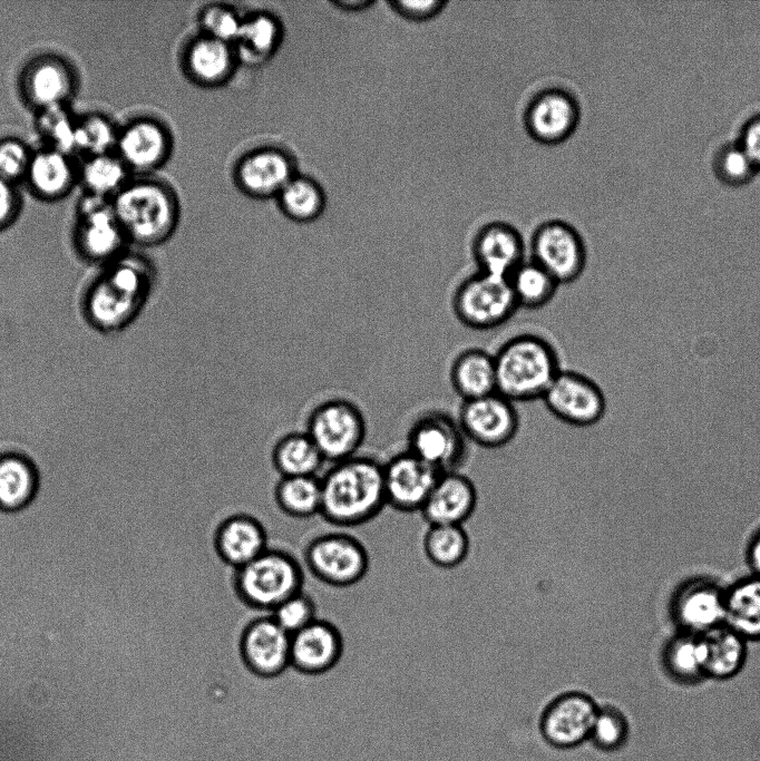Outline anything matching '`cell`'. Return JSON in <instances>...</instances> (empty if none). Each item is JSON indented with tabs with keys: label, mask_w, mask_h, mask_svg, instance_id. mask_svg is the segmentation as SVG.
<instances>
[{
	"label": "cell",
	"mask_w": 760,
	"mask_h": 761,
	"mask_svg": "<svg viewBox=\"0 0 760 761\" xmlns=\"http://www.w3.org/2000/svg\"><path fill=\"white\" fill-rule=\"evenodd\" d=\"M305 432L323 459L337 464L355 456L364 441L367 423L357 404L347 399H330L310 412Z\"/></svg>",
	"instance_id": "obj_8"
},
{
	"label": "cell",
	"mask_w": 760,
	"mask_h": 761,
	"mask_svg": "<svg viewBox=\"0 0 760 761\" xmlns=\"http://www.w3.org/2000/svg\"><path fill=\"white\" fill-rule=\"evenodd\" d=\"M598 704L581 691H568L546 706L540 719L545 740L559 749L576 747L588 740Z\"/></svg>",
	"instance_id": "obj_19"
},
{
	"label": "cell",
	"mask_w": 760,
	"mask_h": 761,
	"mask_svg": "<svg viewBox=\"0 0 760 761\" xmlns=\"http://www.w3.org/2000/svg\"><path fill=\"white\" fill-rule=\"evenodd\" d=\"M423 552L433 565L454 568L468 555V534L458 525H429L423 536Z\"/></svg>",
	"instance_id": "obj_37"
},
{
	"label": "cell",
	"mask_w": 760,
	"mask_h": 761,
	"mask_svg": "<svg viewBox=\"0 0 760 761\" xmlns=\"http://www.w3.org/2000/svg\"><path fill=\"white\" fill-rule=\"evenodd\" d=\"M78 87V76L71 64L56 53H40L23 67L19 88L22 99L37 113L69 106Z\"/></svg>",
	"instance_id": "obj_15"
},
{
	"label": "cell",
	"mask_w": 760,
	"mask_h": 761,
	"mask_svg": "<svg viewBox=\"0 0 760 761\" xmlns=\"http://www.w3.org/2000/svg\"><path fill=\"white\" fill-rule=\"evenodd\" d=\"M338 4H339L341 8L347 9V10H352V9H353V10H359V9H364V8H367L368 6L372 4V2H371V1H363V0H359V1H340V2H338Z\"/></svg>",
	"instance_id": "obj_51"
},
{
	"label": "cell",
	"mask_w": 760,
	"mask_h": 761,
	"mask_svg": "<svg viewBox=\"0 0 760 761\" xmlns=\"http://www.w3.org/2000/svg\"><path fill=\"white\" fill-rule=\"evenodd\" d=\"M128 243L156 246L167 241L178 222V203L170 187L153 177L133 176L110 198Z\"/></svg>",
	"instance_id": "obj_3"
},
{
	"label": "cell",
	"mask_w": 760,
	"mask_h": 761,
	"mask_svg": "<svg viewBox=\"0 0 760 761\" xmlns=\"http://www.w3.org/2000/svg\"><path fill=\"white\" fill-rule=\"evenodd\" d=\"M542 401L556 419L578 428L598 423L607 411V400L600 384L574 370L562 369Z\"/></svg>",
	"instance_id": "obj_11"
},
{
	"label": "cell",
	"mask_w": 760,
	"mask_h": 761,
	"mask_svg": "<svg viewBox=\"0 0 760 761\" xmlns=\"http://www.w3.org/2000/svg\"><path fill=\"white\" fill-rule=\"evenodd\" d=\"M724 624L747 642L760 641V576L752 574L725 587Z\"/></svg>",
	"instance_id": "obj_29"
},
{
	"label": "cell",
	"mask_w": 760,
	"mask_h": 761,
	"mask_svg": "<svg viewBox=\"0 0 760 761\" xmlns=\"http://www.w3.org/2000/svg\"><path fill=\"white\" fill-rule=\"evenodd\" d=\"M212 540L216 556L232 569L250 563L270 547L267 528L257 516L246 511L221 519Z\"/></svg>",
	"instance_id": "obj_22"
},
{
	"label": "cell",
	"mask_w": 760,
	"mask_h": 761,
	"mask_svg": "<svg viewBox=\"0 0 760 761\" xmlns=\"http://www.w3.org/2000/svg\"><path fill=\"white\" fill-rule=\"evenodd\" d=\"M33 150L14 136L0 138V177L18 184L23 181Z\"/></svg>",
	"instance_id": "obj_45"
},
{
	"label": "cell",
	"mask_w": 760,
	"mask_h": 761,
	"mask_svg": "<svg viewBox=\"0 0 760 761\" xmlns=\"http://www.w3.org/2000/svg\"><path fill=\"white\" fill-rule=\"evenodd\" d=\"M236 179L243 191L255 197L279 195L295 176L292 158L275 147H261L249 152L238 162Z\"/></svg>",
	"instance_id": "obj_24"
},
{
	"label": "cell",
	"mask_w": 760,
	"mask_h": 761,
	"mask_svg": "<svg viewBox=\"0 0 760 761\" xmlns=\"http://www.w3.org/2000/svg\"><path fill=\"white\" fill-rule=\"evenodd\" d=\"M530 260L547 271L561 285L577 281L587 264V251L579 232L561 219L542 223L534 231Z\"/></svg>",
	"instance_id": "obj_10"
},
{
	"label": "cell",
	"mask_w": 760,
	"mask_h": 761,
	"mask_svg": "<svg viewBox=\"0 0 760 761\" xmlns=\"http://www.w3.org/2000/svg\"><path fill=\"white\" fill-rule=\"evenodd\" d=\"M440 474L407 449L383 464L387 505L399 511L421 510Z\"/></svg>",
	"instance_id": "obj_20"
},
{
	"label": "cell",
	"mask_w": 760,
	"mask_h": 761,
	"mask_svg": "<svg viewBox=\"0 0 760 761\" xmlns=\"http://www.w3.org/2000/svg\"><path fill=\"white\" fill-rule=\"evenodd\" d=\"M242 666L253 676L272 680L291 669V635L270 614L252 618L237 640Z\"/></svg>",
	"instance_id": "obj_12"
},
{
	"label": "cell",
	"mask_w": 760,
	"mask_h": 761,
	"mask_svg": "<svg viewBox=\"0 0 760 761\" xmlns=\"http://www.w3.org/2000/svg\"><path fill=\"white\" fill-rule=\"evenodd\" d=\"M468 442L457 420L439 410L421 413L407 435V450L439 472L459 471Z\"/></svg>",
	"instance_id": "obj_9"
},
{
	"label": "cell",
	"mask_w": 760,
	"mask_h": 761,
	"mask_svg": "<svg viewBox=\"0 0 760 761\" xmlns=\"http://www.w3.org/2000/svg\"><path fill=\"white\" fill-rule=\"evenodd\" d=\"M304 574L293 554L269 547L250 563L233 569L232 587L243 605L270 614L303 589Z\"/></svg>",
	"instance_id": "obj_5"
},
{
	"label": "cell",
	"mask_w": 760,
	"mask_h": 761,
	"mask_svg": "<svg viewBox=\"0 0 760 761\" xmlns=\"http://www.w3.org/2000/svg\"><path fill=\"white\" fill-rule=\"evenodd\" d=\"M519 309L538 310L555 297L561 284L534 261L525 260L508 277Z\"/></svg>",
	"instance_id": "obj_36"
},
{
	"label": "cell",
	"mask_w": 760,
	"mask_h": 761,
	"mask_svg": "<svg viewBox=\"0 0 760 761\" xmlns=\"http://www.w3.org/2000/svg\"><path fill=\"white\" fill-rule=\"evenodd\" d=\"M74 240L84 258L105 265L126 253L128 244L110 199L90 195H85L78 204Z\"/></svg>",
	"instance_id": "obj_13"
},
{
	"label": "cell",
	"mask_w": 760,
	"mask_h": 761,
	"mask_svg": "<svg viewBox=\"0 0 760 761\" xmlns=\"http://www.w3.org/2000/svg\"><path fill=\"white\" fill-rule=\"evenodd\" d=\"M72 155L42 146L33 150L25 182L33 196L47 202L66 197L78 183Z\"/></svg>",
	"instance_id": "obj_26"
},
{
	"label": "cell",
	"mask_w": 760,
	"mask_h": 761,
	"mask_svg": "<svg viewBox=\"0 0 760 761\" xmlns=\"http://www.w3.org/2000/svg\"><path fill=\"white\" fill-rule=\"evenodd\" d=\"M320 480V516L330 525H363L387 505L383 464L372 457L355 455L333 464Z\"/></svg>",
	"instance_id": "obj_2"
},
{
	"label": "cell",
	"mask_w": 760,
	"mask_h": 761,
	"mask_svg": "<svg viewBox=\"0 0 760 761\" xmlns=\"http://www.w3.org/2000/svg\"><path fill=\"white\" fill-rule=\"evenodd\" d=\"M118 126L103 113L89 111L76 117L75 148L85 157L113 153Z\"/></svg>",
	"instance_id": "obj_38"
},
{
	"label": "cell",
	"mask_w": 760,
	"mask_h": 761,
	"mask_svg": "<svg viewBox=\"0 0 760 761\" xmlns=\"http://www.w3.org/2000/svg\"><path fill=\"white\" fill-rule=\"evenodd\" d=\"M738 142L760 170V114L746 121Z\"/></svg>",
	"instance_id": "obj_49"
},
{
	"label": "cell",
	"mask_w": 760,
	"mask_h": 761,
	"mask_svg": "<svg viewBox=\"0 0 760 761\" xmlns=\"http://www.w3.org/2000/svg\"><path fill=\"white\" fill-rule=\"evenodd\" d=\"M725 588L707 577L683 583L674 593L670 612L679 632L703 635L724 624Z\"/></svg>",
	"instance_id": "obj_18"
},
{
	"label": "cell",
	"mask_w": 760,
	"mask_h": 761,
	"mask_svg": "<svg viewBox=\"0 0 760 761\" xmlns=\"http://www.w3.org/2000/svg\"><path fill=\"white\" fill-rule=\"evenodd\" d=\"M279 199L284 213L299 222L314 219L324 205L321 187L312 178L298 175L282 188Z\"/></svg>",
	"instance_id": "obj_39"
},
{
	"label": "cell",
	"mask_w": 760,
	"mask_h": 761,
	"mask_svg": "<svg viewBox=\"0 0 760 761\" xmlns=\"http://www.w3.org/2000/svg\"><path fill=\"white\" fill-rule=\"evenodd\" d=\"M308 570L332 587H350L368 573L369 554L360 539L343 531H329L312 537L303 547Z\"/></svg>",
	"instance_id": "obj_7"
},
{
	"label": "cell",
	"mask_w": 760,
	"mask_h": 761,
	"mask_svg": "<svg viewBox=\"0 0 760 761\" xmlns=\"http://www.w3.org/2000/svg\"><path fill=\"white\" fill-rule=\"evenodd\" d=\"M518 309L508 279L479 271L461 280L451 296L456 319L477 331L501 326Z\"/></svg>",
	"instance_id": "obj_6"
},
{
	"label": "cell",
	"mask_w": 760,
	"mask_h": 761,
	"mask_svg": "<svg viewBox=\"0 0 760 761\" xmlns=\"http://www.w3.org/2000/svg\"><path fill=\"white\" fill-rule=\"evenodd\" d=\"M456 420L468 441L487 449L508 445L520 428L515 403L498 392L461 401Z\"/></svg>",
	"instance_id": "obj_14"
},
{
	"label": "cell",
	"mask_w": 760,
	"mask_h": 761,
	"mask_svg": "<svg viewBox=\"0 0 760 761\" xmlns=\"http://www.w3.org/2000/svg\"><path fill=\"white\" fill-rule=\"evenodd\" d=\"M201 21L205 35L232 45L238 38L243 19L231 8L216 4L204 10Z\"/></svg>",
	"instance_id": "obj_46"
},
{
	"label": "cell",
	"mask_w": 760,
	"mask_h": 761,
	"mask_svg": "<svg viewBox=\"0 0 760 761\" xmlns=\"http://www.w3.org/2000/svg\"><path fill=\"white\" fill-rule=\"evenodd\" d=\"M234 62L232 45L205 33L192 41L185 53L188 74L203 85H216L226 80Z\"/></svg>",
	"instance_id": "obj_30"
},
{
	"label": "cell",
	"mask_w": 760,
	"mask_h": 761,
	"mask_svg": "<svg viewBox=\"0 0 760 761\" xmlns=\"http://www.w3.org/2000/svg\"><path fill=\"white\" fill-rule=\"evenodd\" d=\"M131 177V174L113 152L85 157L78 166V183L86 195L110 199Z\"/></svg>",
	"instance_id": "obj_35"
},
{
	"label": "cell",
	"mask_w": 760,
	"mask_h": 761,
	"mask_svg": "<svg viewBox=\"0 0 760 761\" xmlns=\"http://www.w3.org/2000/svg\"><path fill=\"white\" fill-rule=\"evenodd\" d=\"M38 476L35 466L25 456H0V508L17 510L35 496Z\"/></svg>",
	"instance_id": "obj_34"
},
{
	"label": "cell",
	"mask_w": 760,
	"mask_h": 761,
	"mask_svg": "<svg viewBox=\"0 0 760 761\" xmlns=\"http://www.w3.org/2000/svg\"><path fill=\"white\" fill-rule=\"evenodd\" d=\"M273 501L289 518L309 519L321 511V480L318 476L280 477L273 488Z\"/></svg>",
	"instance_id": "obj_32"
},
{
	"label": "cell",
	"mask_w": 760,
	"mask_h": 761,
	"mask_svg": "<svg viewBox=\"0 0 760 761\" xmlns=\"http://www.w3.org/2000/svg\"><path fill=\"white\" fill-rule=\"evenodd\" d=\"M449 381L461 401L483 398L497 392L494 353L479 348L459 352L449 369Z\"/></svg>",
	"instance_id": "obj_27"
},
{
	"label": "cell",
	"mask_w": 760,
	"mask_h": 761,
	"mask_svg": "<svg viewBox=\"0 0 760 761\" xmlns=\"http://www.w3.org/2000/svg\"><path fill=\"white\" fill-rule=\"evenodd\" d=\"M170 150L168 128L153 116L138 115L118 126L114 153L134 176L152 175Z\"/></svg>",
	"instance_id": "obj_16"
},
{
	"label": "cell",
	"mask_w": 760,
	"mask_h": 761,
	"mask_svg": "<svg viewBox=\"0 0 760 761\" xmlns=\"http://www.w3.org/2000/svg\"><path fill=\"white\" fill-rule=\"evenodd\" d=\"M747 562L752 574L760 576V529L752 536L748 545Z\"/></svg>",
	"instance_id": "obj_50"
},
{
	"label": "cell",
	"mask_w": 760,
	"mask_h": 761,
	"mask_svg": "<svg viewBox=\"0 0 760 761\" xmlns=\"http://www.w3.org/2000/svg\"><path fill=\"white\" fill-rule=\"evenodd\" d=\"M76 117L69 106L53 107L38 113L37 129L47 147L72 155L75 148Z\"/></svg>",
	"instance_id": "obj_41"
},
{
	"label": "cell",
	"mask_w": 760,
	"mask_h": 761,
	"mask_svg": "<svg viewBox=\"0 0 760 761\" xmlns=\"http://www.w3.org/2000/svg\"><path fill=\"white\" fill-rule=\"evenodd\" d=\"M22 198L18 185L0 177V232L18 218Z\"/></svg>",
	"instance_id": "obj_48"
},
{
	"label": "cell",
	"mask_w": 760,
	"mask_h": 761,
	"mask_svg": "<svg viewBox=\"0 0 760 761\" xmlns=\"http://www.w3.org/2000/svg\"><path fill=\"white\" fill-rule=\"evenodd\" d=\"M155 277L154 266L139 255L124 253L106 264L85 294L87 321L104 332L126 328L145 306Z\"/></svg>",
	"instance_id": "obj_1"
},
{
	"label": "cell",
	"mask_w": 760,
	"mask_h": 761,
	"mask_svg": "<svg viewBox=\"0 0 760 761\" xmlns=\"http://www.w3.org/2000/svg\"><path fill=\"white\" fill-rule=\"evenodd\" d=\"M712 167L715 176L730 186L747 184L759 170L739 142L720 146L713 156Z\"/></svg>",
	"instance_id": "obj_43"
},
{
	"label": "cell",
	"mask_w": 760,
	"mask_h": 761,
	"mask_svg": "<svg viewBox=\"0 0 760 761\" xmlns=\"http://www.w3.org/2000/svg\"><path fill=\"white\" fill-rule=\"evenodd\" d=\"M630 726L626 715L613 705H598L588 740L601 751L620 750L627 741Z\"/></svg>",
	"instance_id": "obj_42"
},
{
	"label": "cell",
	"mask_w": 760,
	"mask_h": 761,
	"mask_svg": "<svg viewBox=\"0 0 760 761\" xmlns=\"http://www.w3.org/2000/svg\"><path fill=\"white\" fill-rule=\"evenodd\" d=\"M344 641L339 627L316 618L291 635V669L305 676H322L338 666Z\"/></svg>",
	"instance_id": "obj_21"
},
{
	"label": "cell",
	"mask_w": 760,
	"mask_h": 761,
	"mask_svg": "<svg viewBox=\"0 0 760 761\" xmlns=\"http://www.w3.org/2000/svg\"><path fill=\"white\" fill-rule=\"evenodd\" d=\"M271 460L280 477L316 476L325 462L306 432H290L280 438Z\"/></svg>",
	"instance_id": "obj_31"
},
{
	"label": "cell",
	"mask_w": 760,
	"mask_h": 761,
	"mask_svg": "<svg viewBox=\"0 0 760 761\" xmlns=\"http://www.w3.org/2000/svg\"><path fill=\"white\" fill-rule=\"evenodd\" d=\"M662 665L672 680L682 684L705 679L701 636L683 632L672 636L663 647Z\"/></svg>",
	"instance_id": "obj_33"
},
{
	"label": "cell",
	"mask_w": 760,
	"mask_h": 761,
	"mask_svg": "<svg viewBox=\"0 0 760 761\" xmlns=\"http://www.w3.org/2000/svg\"><path fill=\"white\" fill-rule=\"evenodd\" d=\"M270 615L290 635L318 618L315 602L303 589L279 604Z\"/></svg>",
	"instance_id": "obj_44"
},
{
	"label": "cell",
	"mask_w": 760,
	"mask_h": 761,
	"mask_svg": "<svg viewBox=\"0 0 760 761\" xmlns=\"http://www.w3.org/2000/svg\"><path fill=\"white\" fill-rule=\"evenodd\" d=\"M476 505L474 482L459 471H448L440 474L420 511L429 525L462 526Z\"/></svg>",
	"instance_id": "obj_25"
},
{
	"label": "cell",
	"mask_w": 760,
	"mask_h": 761,
	"mask_svg": "<svg viewBox=\"0 0 760 761\" xmlns=\"http://www.w3.org/2000/svg\"><path fill=\"white\" fill-rule=\"evenodd\" d=\"M471 254L477 271L506 279L526 260L522 234L506 222L481 226L472 238Z\"/></svg>",
	"instance_id": "obj_23"
},
{
	"label": "cell",
	"mask_w": 760,
	"mask_h": 761,
	"mask_svg": "<svg viewBox=\"0 0 760 761\" xmlns=\"http://www.w3.org/2000/svg\"><path fill=\"white\" fill-rule=\"evenodd\" d=\"M700 636L705 679L724 681L741 672L748 655V642L741 635L722 624Z\"/></svg>",
	"instance_id": "obj_28"
},
{
	"label": "cell",
	"mask_w": 760,
	"mask_h": 761,
	"mask_svg": "<svg viewBox=\"0 0 760 761\" xmlns=\"http://www.w3.org/2000/svg\"><path fill=\"white\" fill-rule=\"evenodd\" d=\"M494 359L497 392L514 403L542 400L562 370L556 349L535 333L509 338L494 353Z\"/></svg>",
	"instance_id": "obj_4"
},
{
	"label": "cell",
	"mask_w": 760,
	"mask_h": 761,
	"mask_svg": "<svg viewBox=\"0 0 760 761\" xmlns=\"http://www.w3.org/2000/svg\"><path fill=\"white\" fill-rule=\"evenodd\" d=\"M280 25L271 14L256 13L243 19L236 43L244 57L254 60L265 59L279 45Z\"/></svg>",
	"instance_id": "obj_40"
},
{
	"label": "cell",
	"mask_w": 760,
	"mask_h": 761,
	"mask_svg": "<svg viewBox=\"0 0 760 761\" xmlns=\"http://www.w3.org/2000/svg\"><path fill=\"white\" fill-rule=\"evenodd\" d=\"M581 119V107L568 90L552 87L538 91L529 100L524 113V125L528 135L545 145H557L567 140L576 130Z\"/></svg>",
	"instance_id": "obj_17"
},
{
	"label": "cell",
	"mask_w": 760,
	"mask_h": 761,
	"mask_svg": "<svg viewBox=\"0 0 760 761\" xmlns=\"http://www.w3.org/2000/svg\"><path fill=\"white\" fill-rule=\"evenodd\" d=\"M389 6L400 17L412 22H426L437 17L447 2L444 0H396L390 1Z\"/></svg>",
	"instance_id": "obj_47"
}]
</instances>
